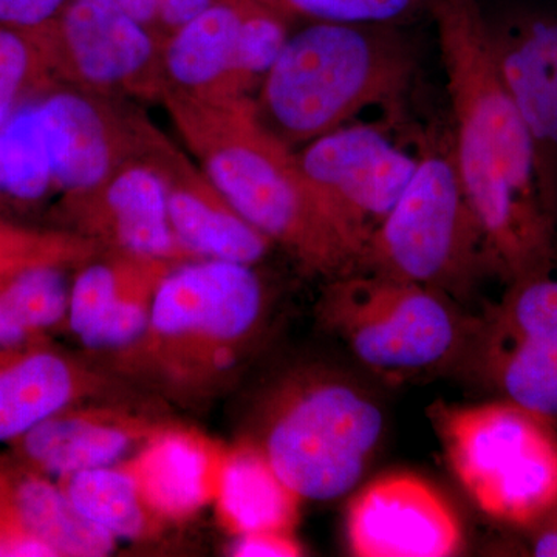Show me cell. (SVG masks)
I'll list each match as a JSON object with an SVG mask.
<instances>
[{
  "label": "cell",
  "mask_w": 557,
  "mask_h": 557,
  "mask_svg": "<svg viewBox=\"0 0 557 557\" xmlns=\"http://www.w3.org/2000/svg\"><path fill=\"white\" fill-rule=\"evenodd\" d=\"M141 145L166 188L172 231L189 259H214L256 267L273 244L209 182L196 160L143 116Z\"/></svg>",
  "instance_id": "cell-15"
},
{
  "label": "cell",
  "mask_w": 557,
  "mask_h": 557,
  "mask_svg": "<svg viewBox=\"0 0 557 557\" xmlns=\"http://www.w3.org/2000/svg\"><path fill=\"white\" fill-rule=\"evenodd\" d=\"M70 0H0V25L40 32L60 16Z\"/></svg>",
  "instance_id": "cell-27"
},
{
  "label": "cell",
  "mask_w": 557,
  "mask_h": 557,
  "mask_svg": "<svg viewBox=\"0 0 557 557\" xmlns=\"http://www.w3.org/2000/svg\"><path fill=\"white\" fill-rule=\"evenodd\" d=\"M54 78L40 32L0 25V127L14 112Z\"/></svg>",
  "instance_id": "cell-24"
},
{
  "label": "cell",
  "mask_w": 557,
  "mask_h": 557,
  "mask_svg": "<svg viewBox=\"0 0 557 557\" xmlns=\"http://www.w3.org/2000/svg\"><path fill=\"white\" fill-rule=\"evenodd\" d=\"M545 519L552 520V522L556 523L557 525V507L553 509V512H549V515Z\"/></svg>",
  "instance_id": "cell-33"
},
{
  "label": "cell",
  "mask_w": 557,
  "mask_h": 557,
  "mask_svg": "<svg viewBox=\"0 0 557 557\" xmlns=\"http://www.w3.org/2000/svg\"><path fill=\"white\" fill-rule=\"evenodd\" d=\"M295 157L357 269L370 237L412 178L418 152L399 148L376 124L354 121L295 149Z\"/></svg>",
  "instance_id": "cell-10"
},
{
  "label": "cell",
  "mask_w": 557,
  "mask_h": 557,
  "mask_svg": "<svg viewBox=\"0 0 557 557\" xmlns=\"http://www.w3.org/2000/svg\"><path fill=\"white\" fill-rule=\"evenodd\" d=\"M70 267L44 262L0 278V293L33 333L67 324Z\"/></svg>",
  "instance_id": "cell-23"
},
{
  "label": "cell",
  "mask_w": 557,
  "mask_h": 557,
  "mask_svg": "<svg viewBox=\"0 0 557 557\" xmlns=\"http://www.w3.org/2000/svg\"><path fill=\"white\" fill-rule=\"evenodd\" d=\"M35 335L0 293V350H14Z\"/></svg>",
  "instance_id": "cell-30"
},
{
  "label": "cell",
  "mask_w": 557,
  "mask_h": 557,
  "mask_svg": "<svg viewBox=\"0 0 557 557\" xmlns=\"http://www.w3.org/2000/svg\"><path fill=\"white\" fill-rule=\"evenodd\" d=\"M267 318L269 295L256 267L186 260L161 278L145 333L110 358L124 379L197 406L234 379Z\"/></svg>",
  "instance_id": "cell-2"
},
{
  "label": "cell",
  "mask_w": 557,
  "mask_h": 557,
  "mask_svg": "<svg viewBox=\"0 0 557 557\" xmlns=\"http://www.w3.org/2000/svg\"><path fill=\"white\" fill-rule=\"evenodd\" d=\"M443 293L460 304L491 274L482 230L458 174L450 134L423 138L417 168L372 234L357 269Z\"/></svg>",
  "instance_id": "cell-7"
},
{
  "label": "cell",
  "mask_w": 557,
  "mask_h": 557,
  "mask_svg": "<svg viewBox=\"0 0 557 557\" xmlns=\"http://www.w3.org/2000/svg\"><path fill=\"white\" fill-rule=\"evenodd\" d=\"M225 453L199 432L168 423L126 465L163 527L214 504Z\"/></svg>",
  "instance_id": "cell-17"
},
{
  "label": "cell",
  "mask_w": 557,
  "mask_h": 557,
  "mask_svg": "<svg viewBox=\"0 0 557 557\" xmlns=\"http://www.w3.org/2000/svg\"><path fill=\"white\" fill-rule=\"evenodd\" d=\"M346 537L359 557H449L465 547L449 502L426 480L401 472L381 475L355 494Z\"/></svg>",
  "instance_id": "cell-14"
},
{
  "label": "cell",
  "mask_w": 557,
  "mask_h": 557,
  "mask_svg": "<svg viewBox=\"0 0 557 557\" xmlns=\"http://www.w3.org/2000/svg\"><path fill=\"white\" fill-rule=\"evenodd\" d=\"M453 116L454 159L491 274L509 284L557 262V219L542 199L530 138L502 83L479 0H431Z\"/></svg>",
  "instance_id": "cell-1"
},
{
  "label": "cell",
  "mask_w": 557,
  "mask_h": 557,
  "mask_svg": "<svg viewBox=\"0 0 557 557\" xmlns=\"http://www.w3.org/2000/svg\"><path fill=\"white\" fill-rule=\"evenodd\" d=\"M14 518L54 556L101 557L116 547V539L94 525L72 504L60 483L42 475H24L11 493Z\"/></svg>",
  "instance_id": "cell-21"
},
{
  "label": "cell",
  "mask_w": 557,
  "mask_h": 557,
  "mask_svg": "<svg viewBox=\"0 0 557 557\" xmlns=\"http://www.w3.org/2000/svg\"><path fill=\"white\" fill-rule=\"evenodd\" d=\"M183 145L231 207L310 274L354 271L289 149L259 120L252 98L161 101Z\"/></svg>",
  "instance_id": "cell-3"
},
{
  "label": "cell",
  "mask_w": 557,
  "mask_h": 557,
  "mask_svg": "<svg viewBox=\"0 0 557 557\" xmlns=\"http://www.w3.org/2000/svg\"><path fill=\"white\" fill-rule=\"evenodd\" d=\"M65 234H33L0 225V278L42 262H60L67 252Z\"/></svg>",
  "instance_id": "cell-26"
},
{
  "label": "cell",
  "mask_w": 557,
  "mask_h": 557,
  "mask_svg": "<svg viewBox=\"0 0 557 557\" xmlns=\"http://www.w3.org/2000/svg\"><path fill=\"white\" fill-rule=\"evenodd\" d=\"M317 317L362 366L394 383L465 368L478 325L443 293L368 271L330 278Z\"/></svg>",
  "instance_id": "cell-6"
},
{
  "label": "cell",
  "mask_w": 557,
  "mask_h": 557,
  "mask_svg": "<svg viewBox=\"0 0 557 557\" xmlns=\"http://www.w3.org/2000/svg\"><path fill=\"white\" fill-rule=\"evenodd\" d=\"M289 27L292 22L262 0H218L161 44L164 97H255L292 33Z\"/></svg>",
  "instance_id": "cell-9"
},
{
  "label": "cell",
  "mask_w": 557,
  "mask_h": 557,
  "mask_svg": "<svg viewBox=\"0 0 557 557\" xmlns=\"http://www.w3.org/2000/svg\"><path fill=\"white\" fill-rule=\"evenodd\" d=\"M134 152L108 178L78 196L62 200L72 230L108 251L186 262L168 211L166 188L159 168L141 145V121Z\"/></svg>",
  "instance_id": "cell-12"
},
{
  "label": "cell",
  "mask_w": 557,
  "mask_h": 557,
  "mask_svg": "<svg viewBox=\"0 0 557 557\" xmlns=\"http://www.w3.org/2000/svg\"><path fill=\"white\" fill-rule=\"evenodd\" d=\"M487 24L498 75L533 148L542 199L557 219V14L520 10Z\"/></svg>",
  "instance_id": "cell-13"
},
{
  "label": "cell",
  "mask_w": 557,
  "mask_h": 557,
  "mask_svg": "<svg viewBox=\"0 0 557 557\" xmlns=\"http://www.w3.org/2000/svg\"><path fill=\"white\" fill-rule=\"evenodd\" d=\"M119 383L86 361L35 350L0 366V443L17 442L54 413L120 397Z\"/></svg>",
  "instance_id": "cell-18"
},
{
  "label": "cell",
  "mask_w": 557,
  "mask_h": 557,
  "mask_svg": "<svg viewBox=\"0 0 557 557\" xmlns=\"http://www.w3.org/2000/svg\"><path fill=\"white\" fill-rule=\"evenodd\" d=\"M76 509L116 541L148 539L160 530L126 461L60 479Z\"/></svg>",
  "instance_id": "cell-22"
},
{
  "label": "cell",
  "mask_w": 557,
  "mask_h": 557,
  "mask_svg": "<svg viewBox=\"0 0 557 557\" xmlns=\"http://www.w3.org/2000/svg\"><path fill=\"white\" fill-rule=\"evenodd\" d=\"M416 72L398 25L307 22L289 33L252 100L263 126L299 149L364 110L398 104Z\"/></svg>",
  "instance_id": "cell-4"
},
{
  "label": "cell",
  "mask_w": 557,
  "mask_h": 557,
  "mask_svg": "<svg viewBox=\"0 0 557 557\" xmlns=\"http://www.w3.org/2000/svg\"><path fill=\"white\" fill-rule=\"evenodd\" d=\"M230 553L236 557H296L304 555V547L289 531H258L233 537Z\"/></svg>",
  "instance_id": "cell-28"
},
{
  "label": "cell",
  "mask_w": 557,
  "mask_h": 557,
  "mask_svg": "<svg viewBox=\"0 0 557 557\" xmlns=\"http://www.w3.org/2000/svg\"><path fill=\"white\" fill-rule=\"evenodd\" d=\"M502 399L557 428V333L523 339L474 336L467 366Z\"/></svg>",
  "instance_id": "cell-20"
},
{
  "label": "cell",
  "mask_w": 557,
  "mask_h": 557,
  "mask_svg": "<svg viewBox=\"0 0 557 557\" xmlns=\"http://www.w3.org/2000/svg\"><path fill=\"white\" fill-rule=\"evenodd\" d=\"M166 424L119 397L98 398L54 413L17 442L40 474L62 479L124 463Z\"/></svg>",
  "instance_id": "cell-16"
},
{
  "label": "cell",
  "mask_w": 557,
  "mask_h": 557,
  "mask_svg": "<svg viewBox=\"0 0 557 557\" xmlns=\"http://www.w3.org/2000/svg\"><path fill=\"white\" fill-rule=\"evenodd\" d=\"M289 22H338V24L399 25L409 21L431 0H262Z\"/></svg>",
  "instance_id": "cell-25"
},
{
  "label": "cell",
  "mask_w": 557,
  "mask_h": 557,
  "mask_svg": "<svg viewBox=\"0 0 557 557\" xmlns=\"http://www.w3.org/2000/svg\"><path fill=\"white\" fill-rule=\"evenodd\" d=\"M302 502L251 440L226 449L214 505L231 536L258 531L295 533Z\"/></svg>",
  "instance_id": "cell-19"
},
{
  "label": "cell",
  "mask_w": 557,
  "mask_h": 557,
  "mask_svg": "<svg viewBox=\"0 0 557 557\" xmlns=\"http://www.w3.org/2000/svg\"><path fill=\"white\" fill-rule=\"evenodd\" d=\"M40 36L60 83L110 100L163 101V42L115 0H70Z\"/></svg>",
  "instance_id": "cell-11"
},
{
  "label": "cell",
  "mask_w": 557,
  "mask_h": 557,
  "mask_svg": "<svg viewBox=\"0 0 557 557\" xmlns=\"http://www.w3.org/2000/svg\"><path fill=\"white\" fill-rule=\"evenodd\" d=\"M215 2L218 0H161L159 28H157L161 42L171 33L188 24Z\"/></svg>",
  "instance_id": "cell-29"
},
{
  "label": "cell",
  "mask_w": 557,
  "mask_h": 557,
  "mask_svg": "<svg viewBox=\"0 0 557 557\" xmlns=\"http://www.w3.org/2000/svg\"><path fill=\"white\" fill-rule=\"evenodd\" d=\"M115 2L139 24L159 36L157 28H159L161 0H115Z\"/></svg>",
  "instance_id": "cell-31"
},
{
  "label": "cell",
  "mask_w": 557,
  "mask_h": 557,
  "mask_svg": "<svg viewBox=\"0 0 557 557\" xmlns=\"http://www.w3.org/2000/svg\"><path fill=\"white\" fill-rule=\"evenodd\" d=\"M531 541V553L537 557H557V525L544 519L537 523Z\"/></svg>",
  "instance_id": "cell-32"
},
{
  "label": "cell",
  "mask_w": 557,
  "mask_h": 557,
  "mask_svg": "<svg viewBox=\"0 0 557 557\" xmlns=\"http://www.w3.org/2000/svg\"><path fill=\"white\" fill-rule=\"evenodd\" d=\"M450 471L487 518L533 528L557 507V429L507 399L429 410Z\"/></svg>",
  "instance_id": "cell-8"
},
{
  "label": "cell",
  "mask_w": 557,
  "mask_h": 557,
  "mask_svg": "<svg viewBox=\"0 0 557 557\" xmlns=\"http://www.w3.org/2000/svg\"><path fill=\"white\" fill-rule=\"evenodd\" d=\"M384 434L379 401L335 370H292L265 392L255 443L302 500L346 496L364 478Z\"/></svg>",
  "instance_id": "cell-5"
}]
</instances>
